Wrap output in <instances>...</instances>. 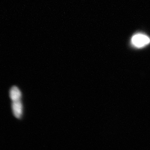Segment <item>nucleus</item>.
Masks as SVG:
<instances>
[{"instance_id":"2","label":"nucleus","mask_w":150,"mask_h":150,"mask_svg":"<svg viewBox=\"0 0 150 150\" xmlns=\"http://www.w3.org/2000/svg\"><path fill=\"white\" fill-rule=\"evenodd\" d=\"M11 107L14 116L18 119H21L23 116V107L21 99L12 101Z\"/></svg>"},{"instance_id":"1","label":"nucleus","mask_w":150,"mask_h":150,"mask_svg":"<svg viewBox=\"0 0 150 150\" xmlns=\"http://www.w3.org/2000/svg\"><path fill=\"white\" fill-rule=\"evenodd\" d=\"M132 44L134 46L141 48L147 45L150 43V39L147 36L142 34H137L132 37Z\"/></svg>"},{"instance_id":"3","label":"nucleus","mask_w":150,"mask_h":150,"mask_svg":"<svg viewBox=\"0 0 150 150\" xmlns=\"http://www.w3.org/2000/svg\"><path fill=\"white\" fill-rule=\"evenodd\" d=\"M9 96L12 101L21 100V93L20 89L16 86L12 87L9 91Z\"/></svg>"}]
</instances>
